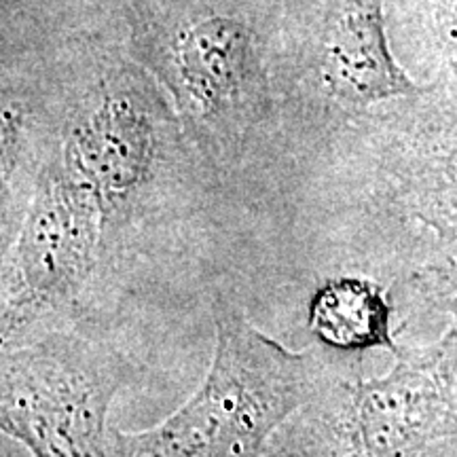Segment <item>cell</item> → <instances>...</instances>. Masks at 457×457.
Masks as SVG:
<instances>
[{"label": "cell", "mask_w": 457, "mask_h": 457, "mask_svg": "<svg viewBox=\"0 0 457 457\" xmlns=\"http://www.w3.org/2000/svg\"><path fill=\"white\" fill-rule=\"evenodd\" d=\"M214 360L202 387L155 428H111V457H265L273 434L330 379L318 352H290L219 296Z\"/></svg>", "instance_id": "cell-1"}, {"label": "cell", "mask_w": 457, "mask_h": 457, "mask_svg": "<svg viewBox=\"0 0 457 457\" xmlns=\"http://www.w3.org/2000/svg\"><path fill=\"white\" fill-rule=\"evenodd\" d=\"M457 443V327L403 347L386 375H333L273 434L265 457H436Z\"/></svg>", "instance_id": "cell-2"}, {"label": "cell", "mask_w": 457, "mask_h": 457, "mask_svg": "<svg viewBox=\"0 0 457 457\" xmlns=\"http://www.w3.org/2000/svg\"><path fill=\"white\" fill-rule=\"evenodd\" d=\"M128 377L111 345L51 330L3 350L0 428L34 457H111L108 411Z\"/></svg>", "instance_id": "cell-3"}, {"label": "cell", "mask_w": 457, "mask_h": 457, "mask_svg": "<svg viewBox=\"0 0 457 457\" xmlns=\"http://www.w3.org/2000/svg\"><path fill=\"white\" fill-rule=\"evenodd\" d=\"M163 123L151 96L128 83L102 85L68 121L62 165L98 204L106 265L171 208Z\"/></svg>", "instance_id": "cell-4"}, {"label": "cell", "mask_w": 457, "mask_h": 457, "mask_svg": "<svg viewBox=\"0 0 457 457\" xmlns=\"http://www.w3.org/2000/svg\"><path fill=\"white\" fill-rule=\"evenodd\" d=\"M3 256L0 339L9 350L62 328L102 265L100 208L62 162L43 171Z\"/></svg>", "instance_id": "cell-5"}, {"label": "cell", "mask_w": 457, "mask_h": 457, "mask_svg": "<svg viewBox=\"0 0 457 457\" xmlns=\"http://www.w3.org/2000/svg\"><path fill=\"white\" fill-rule=\"evenodd\" d=\"M364 205L394 233L421 227L457 244V60L420 94L370 114Z\"/></svg>", "instance_id": "cell-6"}, {"label": "cell", "mask_w": 457, "mask_h": 457, "mask_svg": "<svg viewBox=\"0 0 457 457\" xmlns=\"http://www.w3.org/2000/svg\"><path fill=\"white\" fill-rule=\"evenodd\" d=\"M168 85L199 142L220 162L239 157L265 114V89L242 21L208 17L182 34L171 51Z\"/></svg>", "instance_id": "cell-7"}, {"label": "cell", "mask_w": 457, "mask_h": 457, "mask_svg": "<svg viewBox=\"0 0 457 457\" xmlns=\"http://www.w3.org/2000/svg\"><path fill=\"white\" fill-rule=\"evenodd\" d=\"M394 60L384 0H337L313 64V91L343 117H367L384 102L420 94Z\"/></svg>", "instance_id": "cell-8"}, {"label": "cell", "mask_w": 457, "mask_h": 457, "mask_svg": "<svg viewBox=\"0 0 457 457\" xmlns=\"http://www.w3.org/2000/svg\"><path fill=\"white\" fill-rule=\"evenodd\" d=\"M307 322L322 345L343 353L403 350L394 337V305L386 288L364 276H337L313 293Z\"/></svg>", "instance_id": "cell-9"}, {"label": "cell", "mask_w": 457, "mask_h": 457, "mask_svg": "<svg viewBox=\"0 0 457 457\" xmlns=\"http://www.w3.org/2000/svg\"><path fill=\"white\" fill-rule=\"evenodd\" d=\"M411 26L445 62L457 55V0H403Z\"/></svg>", "instance_id": "cell-10"}, {"label": "cell", "mask_w": 457, "mask_h": 457, "mask_svg": "<svg viewBox=\"0 0 457 457\" xmlns=\"http://www.w3.org/2000/svg\"><path fill=\"white\" fill-rule=\"evenodd\" d=\"M407 286L426 307L447 313L457 327V259L421 262L411 270Z\"/></svg>", "instance_id": "cell-11"}]
</instances>
